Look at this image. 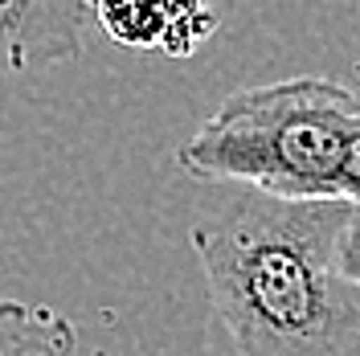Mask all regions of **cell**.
<instances>
[{
	"label": "cell",
	"mask_w": 360,
	"mask_h": 356,
	"mask_svg": "<svg viewBox=\"0 0 360 356\" xmlns=\"http://www.w3.org/2000/svg\"><path fill=\"white\" fill-rule=\"evenodd\" d=\"M348 201L229 189L193 222L209 303L238 356H360V287L340 274Z\"/></svg>",
	"instance_id": "obj_1"
},
{
	"label": "cell",
	"mask_w": 360,
	"mask_h": 356,
	"mask_svg": "<svg viewBox=\"0 0 360 356\" xmlns=\"http://www.w3.org/2000/svg\"><path fill=\"white\" fill-rule=\"evenodd\" d=\"M360 127V94L332 78L246 87L180 144V168L205 184L283 201H340V168Z\"/></svg>",
	"instance_id": "obj_2"
},
{
	"label": "cell",
	"mask_w": 360,
	"mask_h": 356,
	"mask_svg": "<svg viewBox=\"0 0 360 356\" xmlns=\"http://www.w3.org/2000/svg\"><path fill=\"white\" fill-rule=\"evenodd\" d=\"M86 17L70 0H0V74L78 58Z\"/></svg>",
	"instance_id": "obj_3"
},
{
	"label": "cell",
	"mask_w": 360,
	"mask_h": 356,
	"mask_svg": "<svg viewBox=\"0 0 360 356\" xmlns=\"http://www.w3.org/2000/svg\"><path fill=\"white\" fill-rule=\"evenodd\" d=\"M78 332L62 312L25 299H0V356H74Z\"/></svg>",
	"instance_id": "obj_4"
},
{
	"label": "cell",
	"mask_w": 360,
	"mask_h": 356,
	"mask_svg": "<svg viewBox=\"0 0 360 356\" xmlns=\"http://www.w3.org/2000/svg\"><path fill=\"white\" fill-rule=\"evenodd\" d=\"M90 17H98L115 42L143 49V45H160L168 25V4H98L90 8Z\"/></svg>",
	"instance_id": "obj_5"
},
{
	"label": "cell",
	"mask_w": 360,
	"mask_h": 356,
	"mask_svg": "<svg viewBox=\"0 0 360 356\" xmlns=\"http://www.w3.org/2000/svg\"><path fill=\"white\" fill-rule=\"evenodd\" d=\"M213 29H217V17H213V13H205L197 4H184V8L168 4V25H164L160 45H164L172 58H184V53H193Z\"/></svg>",
	"instance_id": "obj_6"
},
{
	"label": "cell",
	"mask_w": 360,
	"mask_h": 356,
	"mask_svg": "<svg viewBox=\"0 0 360 356\" xmlns=\"http://www.w3.org/2000/svg\"><path fill=\"white\" fill-rule=\"evenodd\" d=\"M340 201H348L360 213V127L348 139V156H344V168H340Z\"/></svg>",
	"instance_id": "obj_7"
},
{
	"label": "cell",
	"mask_w": 360,
	"mask_h": 356,
	"mask_svg": "<svg viewBox=\"0 0 360 356\" xmlns=\"http://www.w3.org/2000/svg\"><path fill=\"white\" fill-rule=\"evenodd\" d=\"M340 274L360 287V213L356 209H352V217L344 225V238H340Z\"/></svg>",
	"instance_id": "obj_8"
}]
</instances>
